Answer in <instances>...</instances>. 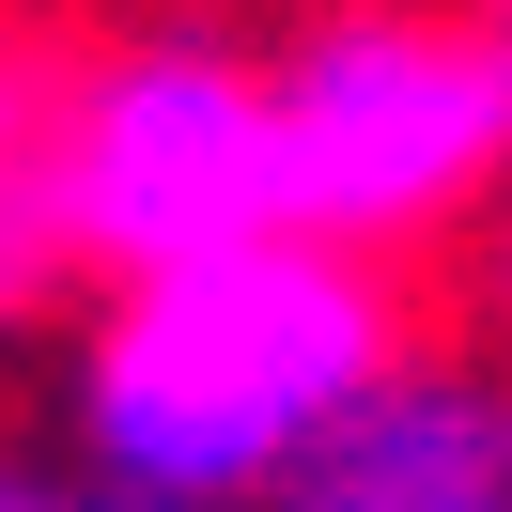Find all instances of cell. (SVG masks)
Instances as JSON below:
<instances>
[{
    "mask_svg": "<svg viewBox=\"0 0 512 512\" xmlns=\"http://www.w3.org/2000/svg\"><path fill=\"white\" fill-rule=\"evenodd\" d=\"M264 94H280V202L342 249H435L512 187V16L357 0L264 63Z\"/></svg>",
    "mask_w": 512,
    "mask_h": 512,
    "instance_id": "7a4b0ae2",
    "label": "cell"
},
{
    "mask_svg": "<svg viewBox=\"0 0 512 512\" xmlns=\"http://www.w3.org/2000/svg\"><path fill=\"white\" fill-rule=\"evenodd\" d=\"M47 280H78V249H63V78H32V47L0 32V326H32Z\"/></svg>",
    "mask_w": 512,
    "mask_h": 512,
    "instance_id": "5b68a950",
    "label": "cell"
},
{
    "mask_svg": "<svg viewBox=\"0 0 512 512\" xmlns=\"http://www.w3.org/2000/svg\"><path fill=\"white\" fill-rule=\"evenodd\" d=\"M497 16H512V0H497Z\"/></svg>",
    "mask_w": 512,
    "mask_h": 512,
    "instance_id": "52a82bcc",
    "label": "cell"
},
{
    "mask_svg": "<svg viewBox=\"0 0 512 512\" xmlns=\"http://www.w3.org/2000/svg\"><path fill=\"white\" fill-rule=\"evenodd\" d=\"M280 512H512V357H388Z\"/></svg>",
    "mask_w": 512,
    "mask_h": 512,
    "instance_id": "277c9868",
    "label": "cell"
},
{
    "mask_svg": "<svg viewBox=\"0 0 512 512\" xmlns=\"http://www.w3.org/2000/svg\"><path fill=\"white\" fill-rule=\"evenodd\" d=\"M388 357H404L388 249H342L311 218L94 280V326L63 357V481L109 512H249L342 435Z\"/></svg>",
    "mask_w": 512,
    "mask_h": 512,
    "instance_id": "6da1fadb",
    "label": "cell"
},
{
    "mask_svg": "<svg viewBox=\"0 0 512 512\" xmlns=\"http://www.w3.org/2000/svg\"><path fill=\"white\" fill-rule=\"evenodd\" d=\"M280 94L218 32H125L63 78V249L78 280L280 233Z\"/></svg>",
    "mask_w": 512,
    "mask_h": 512,
    "instance_id": "3957f363",
    "label": "cell"
},
{
    "mask_svg": "<svg viewBox=\"0 0 512 512\" xmlns=\"http://www.w3.org/2000/svg\"><path fill=\"white\" fill-rule=\"evenodd\" d=\"M497 280H512V187H497Z\"/></svg>",
    "mask_w": 512,
    "mask_h": 512,
    "instance_id": "8992f818",
    "label": "cell"
}]
</instances>
